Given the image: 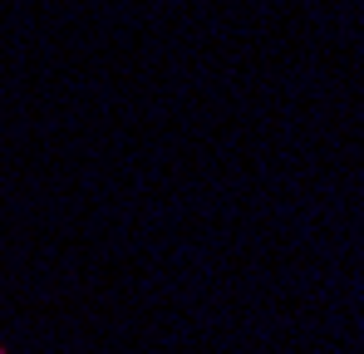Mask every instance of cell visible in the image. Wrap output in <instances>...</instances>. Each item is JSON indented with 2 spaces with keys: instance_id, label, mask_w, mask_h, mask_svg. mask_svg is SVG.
<instances>
[{
  "instance_id": "1",
  "label": "cell",
  "mask_w": 364,
  "mask_h": 354,
  "mask_svg": "<svg viewBox=\"0 0 364 354\" xmlns=\"http://www.w3.org/2000/svg\"><path fill=\"white\" fill-rule=\"evenodd\" d=\"M0 354H5V350H0Z\"/></svg>"
}]
</instances>
